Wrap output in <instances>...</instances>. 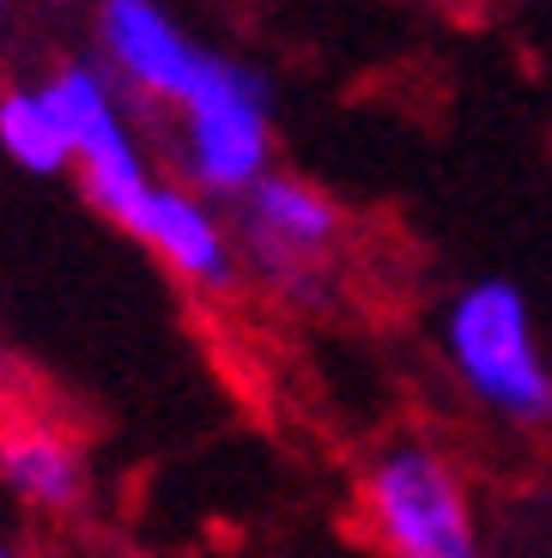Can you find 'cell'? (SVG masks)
Segmentation results:
<instances>
[{"instance_id": "obj_5", "label": "cell", "mask_w": 552, "mask_h": 558, "mask_svg": "<svg viewBox=\"0 0 552 558\" xmlns=\"http://www.w3.org/2000/svg\"><path fill=\"white\" fill-rule=\"evenodd\" d=\"M231 238L243 279L274 298H310L334 274L346 243V213L328 189L291 170H267L243 201H231Z\"/></svg>"}, {"instance_id": "obj_9", "label": "cell", "mask_w": 552, "mask_h": 558, "mask_svg": "<svg viewBox=\"0 0 552 558\" xmlns=\"http://www.w3.org/2000/svg\"><path fill=\"white\" fill-rule=\"evenodd\" d=\"M0 158L25 177H68V122L43 73L0 85Z\"/></svg>"}, {"instance_id": "obj_13", "label": "cell", "mask_w": 552, "mask_h": 558, "mask_svg": "<svg viewBox=\"0 0 552 558\" xmlns=\"http://www.w3.org/2000/svg\"><path fill=\"white\" fill-rule=\"evenodd\" d=\"M485 7H516V0H485Z\"/></svg>"}, {"instance_id": "obj_11", "label": "cell", "mask_w": 552, "mask_h": 558, "mask_svg": "<svg viewBox=\"0 0 552 558\" xmlns=\"http://www.w3.org/2000/svg\"><path fill=\"white\" fill-rule=\"evenodd\" d=\"M13 13H19V0H0V31L13 25Z\"/></svg>"}, {"instance_id": "obj_1", "label": "cell", "mask_w": 552, "mask_h": 558, "mask_svg": "<svg viewBox=\"0 0 552 558\" xmlns=\"http://www.w3.org/2000/svg\"><path fill=\"white\" fill-rule=\"evenodd\" d=\"M43 85H49L61 122H68V177L80 182V195L110 225H128L153 201L158 182L170 177L153 134H146V116L116 92L110 73L92 56L49 61Z\"/></svg>"}, {"instance_id": "obj_4", "label": "cell", "mask_w": 552, "mask_h": 558, "mask_svg": "<svg viewBox=\"0 0 552 558\" xmlns=\"http://www.w3.org/2000/svg\"><path fill=\"white\" fill-rule=\"evenodd\" d=\"M85 31H92V61L146 122H165L170 110H182L231 61L170 0H92Z\"/></svg>"}, {"instance_id": "obj_12", "label": "cell", "mask_w": 552, "mask_h": 558, "mask_svg": "<svg viewBox=\"0 0 552 558\" xmlns=\"http://www.w3.org/2000/svg\"><path fill=\"white\" fill-rule=\"evenodd\" d=\"M0 558H31V553H25L19 541H0Z\"/></svg>"}, {"instance_id": "obj_3", "label": "cell", "mask_w": 552, "mask_h": 558, "mask_svg": "<svg viewBox=\"0 0 552 558\" xmlns=\"http://www.w3.org/2000/svg\"><path fill=\"white\" fill-rule=\"evenodd\" d=\"M443 352L456 364V377L468 383V395L492 413L516 418V425L552 418V364L540 352L535 310L516 279H468L443 310Z\"/></svg>"}, {"instance_id": "obj_8", "label": "cell", "mask_w": 552, "mask_h": 558, "mask_svg": "<svg viewBox=\"0 0 552 558\" xmlns=\"http://www.w3.org/2000/svg\"><path fill=\"white\" fill-rule=\"evenodd\" d=\"M0 492L31 522H73L92 504V449L56 407L25 401L0 432Z\"/></svg>"}, {"instance_id": "obj_6", "label": "cell", "mask_w": 552, "mask_h": 558, "mask_svg": "<svg viewBox=\"0 0 552 558\" xmlns=\"http://www.w3.org/2000/svg\"><path fill=\"white\" fill-rule=\"evenodd\" d=\"M364 517L388 558H480L461 474L431 444H395L371 461Z\"/></svg>"}, {"instance_id": "obj_2", "label": "cell", "mask_w": 552, "mask_h": 558, "mask_svg": "<svg viewBox=\"0 0 552 558\" xmlns=\"http://www.w3.org/2000/svg\"><path fill=\"white\" fill-rule=\"evenodd\" d=\"M158 158L194 195L243 201L274 170V85L249 61H225L219 80L158 122Z\"/></svg>"}, {"instance_id": "obj_7", "label": "cell", "mask_w": 552, "mask_h": 558, "mask_svg": "<svg viewBox=\"0 0 552 558\" xmlns=\"http://www.w3.org/2000/svg\"><path fill=\"white\" fill-rule=\"evenodd\" d=\"M140 250L153 255L177 286H189L194 298H225L243 286V262H237L231 213L219 201L182 189L177 177H165L153 189V201L122 225Z\"/></svg>"}, {"instance_id": "obj_10", "label": "cell", "mask_w": 552, "mask_h": 558, "mask_svg": "<svg viewBox=\"0 0 552 558\" xmlns=\"http://www.w3.org/2000/svg\"><path fill=\"white\" fill-rule=\"evenodd\" d=\"M19 407H25V395H19V383H13V359H7V340H0V432L13 425Z\"/></svg>"}]
</instances>
